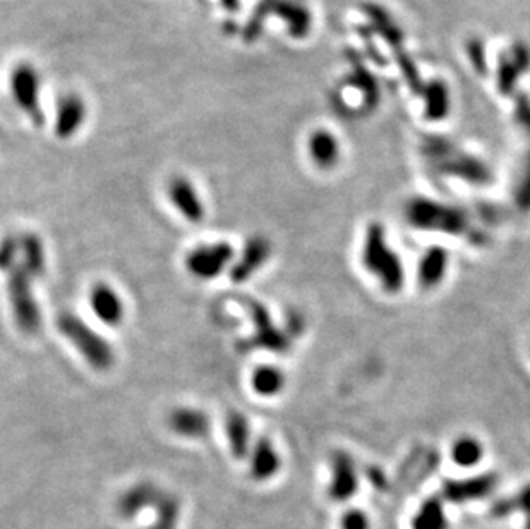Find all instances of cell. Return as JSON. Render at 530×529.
I'll list each match as a JSON object with an SVG mask.
<instances>
[{
	"label": "cell",
	"instance_id": "2e32d148",
	"mask_svg": "<svg viewBox=\"0 0 530 529\" xmlns=\"http://www.w3.org/2000/svg\"><path fill=\"white\" fill-rule=\"evenodd\" d=\"M19 257L31 279H42L47 270V255L42 239L33 233L19 234Z\"/></svg>",
	"mask_w": 530,
	"mask_h": 529
},
{
	"label": "cell",
	"instance_id": "ac0fdd59",
	"mask_svg": "<svg viewBox=\"0 0 530 529\" xmlns=\"http://www.w3.org/2000/svg\"><path fill=\"white\" fill-rule=\"evenodd\" d=\"M225 435L234 457L244 459L251 449V426L239 411H230L225 420Z\"/></svg>",
	"mask_w": 530,
	"mask_h": 529
},
{
	"label": "cell",
	"instance_id": "4316f807",
	"mask_svg": "<svg viewBox=\"0 0 530 529\" xmlns=\"http://www.w3.org/2000/svg\"><path fill=\"white\" fill-rule=\"evenodd\" d=\"M526 529H530V514H529V519H527V525H526Z\"/></svg>",
	"mask_w": 530,
	"mask_h": 529
},
{
	"label": "cell",
	"instance_id": "d6986e66",
	"mask_svg": "<svg viewBox=\"0 0 530 529\" xmlns=\"http://www.w3.org/2000/svg\"><path fill=\"white\" fill-rule=\"evenodd\" d=\"M285 375L277 367H260L253 373L251 383L256 394L263 397H273L282 392L285 387Z\"/></svg>",
	"mask_w": 530,
	"mask_h": 529
},
{
	"label": "cell",
	"instance_id": "30bf717a",
	"mask_svg": "<svg viewBox=\"0 0 530 529\" xmlns=\"http://www.w3.org/2000/svg\"><path fill=\"white\" fill-rule=\"evenodd\" d=\"M90 306L97 318L110 327H117L126 317V308H124L122 297L113 288H110L104 282L91 288Z\"/></svg>",
	"mask_w": 530,
	"mask_h": 529
},
{
	"label": "cell",
	"instance_id": "3957f363",
	"mask_svg": "<svg viewBox=\"0 0 530 529\" xmlns=\"http://www.w3.org/2000/svg\"><path fill=\"white\" fill-rule=\"evenodd\" d=\"M7 275V296L12 308V315L19 330L27 336H35L42 328V312L33 296L31 275L21 262H16L5 272Z\"/></svg>",
	"mask_w": 530,
	"mask_h": 529
},
{
	"label": "cell",
	"instance_id": "603a6c76",
	"mask_svg": "<svg viewBox=\"0 0 530 529\" xmlns=\"http://www.w3.org/2000/svg\"><path fill=\"white\" fill-rule=\"evenodd\" d=\"M309 150H311V157L316 160L319 165H331L335 160L333 141L324 134H316L311 138Z\"/></svg>",
	"mask_w": 530,
	"mask_h": 529
},
{
	"label": "cell",
	"instance_id": "8992f818",
	"mask_svg": "<svg viewBox=\"0 0 530 529\" xmlns=\"http://www.w3.org/2000/svg\"><path fill=\"white\" fill-rule=\"evenodd\" d=\"M247 312L253 320L254 325V336L246 345H254V347H263L266 351L273 352H285L289 349V337L284 336L269 320V315L265 310V306L247 301Z\"/></svg>",
	"mask_w": 530,
	"mask_h": 529
},
{
	"label": "cell",
	"instance_id": "9c48e42d",
	"mask_svg": "<svg viewBox=\"0 0 530 529\" xmlns=\"http://www.w3.org/2000/svg\"><path fill=\"white\" fill-rule=\"evenodd\" d=\"M86 117H88V107L84 104L82 97L78 93L64 95L57 107L55 134L60 139H69L76 136L84 126Z\"/></svg>",
	"mask_w": 530,
	"mask_h": 529
},
{
	"label": "cell",
	"instance_id": "5bb4252c",
	"mask_svg": "<svg viewBox=\"0 0 530 529\" xmlns=\"http://www.w3.org/2000/svg\"><path fill=\"white\" fill-rule=\"evenodd\" d=\"M496 485V478L491 475L486 477L469 478L464 481H450L443 488V495L450 502L462 503L478 501L486 497Z\"/></svg>",
	"mask_w": 530,
	"mask_h": 529
},
{
	"label": "cell",
	"instance_id": "484cf974",
	"mask_svg": "<svg viewBox=\"0 0 530 529\" xmlns=\"http://www.w3.org/2000/svg\"><path fill=\"white\" fill-rule=\"evenodd\" d=\"M340 526L342 529H370V519L362 510L350 509L345 512Z\"/></svg>",
	"mask_w": 530,
	"mask_h": 529
},
{
	"label": "cell",
	"instance_id": "277c9868",
	"mask_svg": "<svg viewBox=\"0 0 530 529\" xmlns=\"http://www.w3.org/2000/svg\"><path fill=\"white\" fill-rule=\"evenodd\" d=\"M11 95L35 126H42L45 122L43 110H42V80L35 66L23 62L18 64L11 71L9 78Z\"/></svg>",
	"mask_w": 530,
	"mask_h": 529
},
{
	"label": "cell",
	"instance_id": "cb8c5ba5",
	"mask_svg": "<svg viewBox=\"0 0 530 529\" xmlns=\"http://www.w3.org/2000/svg\"><path fill=\"white\" fill-rule=\"evenodd\" d=\"M19 236H5L0 241V272L19 262Z\"/></svg>",
	"mask_w": 530,
	"mask_h": 529
},
{
	"label": "cell",
	"instance_id": "8fae6325",
	"mask_svg": "<svg viewBox=\"0 0 530 529\" xmlns=\"http://www.w3.org/2000/svg\"><path fill=\"white\" fill-rule=\"evenodd\" d=\"M168 426L175 435L191 440H201L212 431V422L208 415L194 407L174 409L168 416Z\"/></svg>",
	"mask_w": 530,
	"mask_h": 529
},
{
	"label": "cell",
	"instance_id": "4fadbf2b",
	"mask_svg": "<svg viewBox=\"0 0 530 529\" xmlns=\"http://www.w3.org/2000/svg\"><path fill=\"white\" fill-rule=\"evenodd\" d=\"M161 495H163V492H160L153 483H146V481L137 483L119 499L117 512L124 519H133L148 507L155 509L157 503L160 502V499H161Z\"/></svg>",
	"mask_w": 530,
	"mask_h": 529
},
{
	"label": "cell",
	"instance_id": "ba28073f",
	"mask_svg": "<svg viewBox=\"0 0 530 529\" xmlns=\"http://www.w3.org/2000/svg\"><path fill=\"white\" fill-rule=\"evenodd\" d=\"M271 255V244L263 236H254L244 244L242 255L230 268V277L234 282H247L258 270L263 268Z\"/></svg>",
	"mask_w": 530,
	"mask_h": 529
},
{
	"label": "cell",
	"instance_id": "e0dca14e",
	"mask_svg": "<svg viewBox=\"0 0 530 529\" xmlns=\"http://www.w3.org/2000/svg\"><path fill=\"white\" fill-rule=\"evenodd\" d=\"M448 251L443 248H429L419 262V284L425 288H434L441 282L448 268Z\"/></svg>",
	"mask_w": 530,
	"mask_h": 529
},
{
	"label": "cell",
	"instance_id": "7a4b0ae2",
	"mask_svg": "<svg viewBox=\"0 0 530 529\" xmlns=\"http://www.w3.org/2000/svg\"><path fill=\"white\" fill-rule=\"evenodd\" d=\"M362 260L366 268L374 277H378L379 284L386 291L395 292L403 286L405 282L403 264L398 258L397 253L386 242L385 231L379 225H371L368 229L364 249H362Z\"/></svg>",
	"mask_w": 530,
	"mask_h": 529
},
{
	"label": "cell",
	"instance_id": "9a60e30c",
	"mask_svg": "<svg viewBox=\"0 0 530 529\" xmlns=\"http://www.w3.org/2000/svg\"><path fill=\"white\" fill-rule=\"evenodd\" d=\"M251 477L258 481L271 479L282 466L280 454L268 438H260L251 452Z\"/></svg>",
	"mask_w": 530,
	"mask_h": 529
},
{
	"label": "cell",
	"instance_id": "44dd1931",
	"mask_svg": "<svg viewBox=\"0 0 530 529\" xmlns=\"http://www.w3.org/2000/svg\"><path fill=\"white\" fill-rule=\"evenodd\" d=\"M484 447L478 438L471 435H464L456 438L451 446V459L455 464L462 468H474L482 461Z\"/></svg>",
	"mask_w": 530,
	"mask_h": 529
},
{
	"label": "cell",
	"instance_id": "7402d4cb",
	"mask_svg": "<svg viewBox=\"0 0 530 529\" xmlns=\"http://www.w3.org/2000/svg\"><path fill=\"white\" fill-rule=\"evenodd\" d=\"M157 517L146 529H177L181 519V503L168 493H163L155 507Z\"/></svg>",
	"mask_w": 530,
	"mask_h": 529
},
{
	"label": "cell",
	"instance_id": "7c38bea8",
	"mask_svg": "<svg viewBox=\"0 0 530 529\" xmlns=\"http://www.w3.org/2000/svg\"><path fill=\"white\" fill-rule=\"evenodd\" d=\"M331 483H330V497L335 502H345L357 492V473L352 459L339 452L331 461Z\"/></svg>",
	"mask_w": 530,
	"mask_h": 529
},
{
	"label": "cell",
	"instance_id": "6da1fadb",
	"mask_svg": "<svg viewBox=\"0 0 530 529\" xmlns=\"http://www.w3.org/2000/svg\"><path fill=\"white\" fill-rule=\"evenodd\" d=\"M57 327L60 334L78 349L91 368L106 371L113 367L115 352L112 345L80 317L73 313H62L57 320Z\"/></svg>",
	"mask_w": 530,
	"mask_h": 529
},
{
	"label": "cell",
	"instance_id": "ffe728a7",
	"mask_svg": "<svg viewBox=\"0 0 530 529\" xmlns=\"http://www.w3.org/2000/svg\"><path fill=\"white\" fill-rule=\"evenodd\" d=\"M412 529H448V519L441 501L427 499L414 516Z\"/></svg>",
	"mask_w": 530,
	"mask_h": 529
},
{
	"label": "cell",
	"instance_id": "d4e9b609",
	"mask_svg": "<svg viewBox=\"0 0 530 529\" xmlns=\"http://www.w3.org/2000/svg\"><path fill=\"white\" fill-rule=\"evenodd\" d=\"M517 509L526 510L527 514H530V486L529 488H526L524 492H520L515 499H510V501H506V502L498 503V505L495 507V514H498V516H506V514H510V512H513V510H517Z\"/></svg>",
	"mask_w": 530,
	"mask_h": 529
},
{
	"label": "cell",
	"instance_id": "5b68a950",
	"mask_svg": "<svg viewBox=\"0 0 530 529\" xmlns=\"http://www.w3.org/2000/svg\"><path fill=\"white\" fill-rule=\"evenodd\" d=\"M234 258V248L227 242L201 244L189 251L186 268L196 279L210 280L218 277Z\"/></svg>",
	"mask_w": 530,
	"mask_h": 529
},
{
	"label": "cell",
	"instance_id": "52a82bcc",
	"mask_svg": "<svg viewBox=\"0 0 530 529\" xmlns=\"http://www.w3.org/2000/svg\"><path fill=\"white\" fill-rule=\"evenodd\" d=\"M167 193H168V200L177 209V212L189 222H201L205 218L207 209L201 201V196L187 178L184 176L172 178L167 186Z\"/></svg>",
	"mask_w": 530,
	"mask_h": 529
}]
</instances>
